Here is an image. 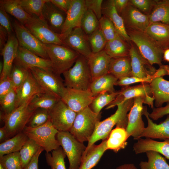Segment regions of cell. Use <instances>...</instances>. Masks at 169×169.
I'll list each match as a JSON object with an SVG mask.
<instances>
[{"mask_svg": "<svg viewBox=\"0 0 169 169\" xmlns=\"http://www.w3.org/2000/svg\"><path fill=\"white\" fill-rule=\"evenodd\" d=\"M134 98L128 100L117 105V109L113 114L104 120L99 121L97 124L94 131L88 141L84 151L97 141L106 139L114 126L123 128L126 130L128 122V112L132 107Z\"/></svg>", "mask_w": 169, "mask_h": 169, "instance_id": "1", "label": "cell"}, {"mask_svg": "<svg viewBox=\"0 0 169 169\" xmlns=\"http://www.w3.org/2000/svg\"><path fill=\"white\" fill-rule=\"evenodd\" d=\"M130 41L137 47L142 57L151 65H162L164 50L145 32L126 29Z\"/></svg>", "mask_w": 169, "mask_h": 169, "instance_id": "2", "label": "cell"}, {"mask_svg": "<svg viewBox=\"0 0 169 169\" xmlns=\"http://www.w3.org/2000/svg\"><path fill=\"white\" fill-rule=\"evenodd\" d=\"M63 74L66 87L80 90L90 89L92 79L85 57L80 55L73 66Z\"/></svg>", "mask_w": 169, "mask_h": 169, "instance_id": "3", "label": "cell"}, {"mask_svg": "<svg viewBox=\"0 0 169 169\" xmlns=\"http://www.w3.org/2000/svg\"><path fill=\"white\" fill-rule=\"evenodd\" d=\"M101 117V113L97 114L87 107L77 113L69 131L79 141L82 143L88 141Z\"/></svg>", "mask_w": 169, "mask_h": 169, "instance_id": "4", "label": "cell"}, {"mask_svg": "<svg viewBox=\"0 0 169 169\" xmlns=\"http://www.w3.org/2000/svg\"><path fill=\"white\" fill-rule=\"evenodd\" d=\"M58 131L49 119L45 124L37 127L26 126L23 132L35 141L46 152H49L60 147L56 138Z\"/></svg>", "mask_w": 169, "mask_h": 169, "instance_id": "5", "label": "cell"}, {"mask_svg": "<svg viewBox=\"0 0 169 169\" xmlns=\"http://www.w3.org/2000/svg\"><path fill=\"white\" fill-rule=\"evenodd\" d=\"M46 45L49 59L56 73L59 75L70 69L80 55L78 53L65 45Z\"/></svg>", "mask_w": 169, "mask_h": 169, "instance_id": "6", "label": "cell"}, {"mask_svg": "<svg viewBox=\"0 0 169 169\" xmlns=\"http://www.w3.org/2000/svg\"><path fill=\"white\" fill-rule=\"evenodd\" d=\"M56 138L68 158V169H78L86 146L69 131H59Z\"/></svg>", "mask_w": 169, "mask_h": 169, "instance_id": "7", "label": "cell"}, {"mask_svg": "<svg viewBox=\"0 0 169 169\" xmlns=\"http://www.w3.org/2000/svg\"><path fill=\"white\" fill-rule=\"evenodd\" d=\"M31 100L22 104L2 119L4 122L3 127L9 138L22 132L26 126L35 110L29 107Z\"/></svg>", "mask_w": 169, "mask_h": 169, "instance_id": "8", "label": "cell"}, {"mask_svg": "<svg viewBox=\"0 0 169 169\" xmlns=\"http://www.w3.org/2000/svg\"><path fill=\"white\" fill-rule=\"evenodd\" d=\"M12 25L19 46L39 57L49 59L45 44L17 20L14 19Z\"/></svg>", "mask_w": 169, "mask_h": 169, "instance_id": "9", "label": "cell"}, {"mask_svg": "<svg viewBox=\"0 0 169 169\" xmlns=\"http://www.w3.org/2000/svg\"><path fill=\"white\" fill-rule=\"evenodd\" d=\"M138 97L144 98V104L152 108L154 107L153 101L151 88L149 83H141L133 86H125L119 91V93L115 100L107 105L105 109L113 108L125 101Z\"/></svg>", "mask_w": 169, "mask_h": 169, "instance_id": "10", "label": "cell"}, {"mask_svg": "<svg viewBox=\"0 0 169 169\" xmlns=\"http://www.w3.org/2000/svg\"><path fill=\"white\" fill-rule=\"evenodd\" d=\"M29 69L38 82L47 93L60 99L65 86L60 75L37 67Z\"/></svg>", "mask_w": 169, "mask_h": 169, "instance_id": "11", "label": "cell"}, {"mask_svg": "<svg viewBox=\"0 0 169 169\" xmlns=\"http://www.w3.org/2000/svg\"><path fill=\"white\" fill-rule=\"evenodd\" d=\"M49 112L50 120L59 131H69L77 114L61 99Z\"/></svg>", "mask_w": 169, "mask_h": 169, "instance_id": "12", "label": "cell"}, {"mask_svg": "<svg viewBox=\"0 0 169 169\" xmlns=\"http://www.w3.org/2000/svg\"><path fill=\"white\" fill-rule=\"evenodd\" d=\"M130 45L131 77L153 79L160 77L156 69L142 57L135 44L131 41Z\"/></svg>", "mask_w": 169, "mask_h": 169, "instance_id": "13", "label": "cell"}, {"mask_svg": "<svg viewBox=\"0 0 169 169\" xmlns=\"http://www.w3.org/2000/svg\"><path fill=\"white\" fill-rule=\"evenodd\" d=\"M38 39L45 44H55L65 45L60 34L52 31L44 20L33 16L24 25Z\"/></svg>", "mask_w": 169, "mask_h": 169, "instance_id": "14", "label": "cell"}, {"mask_svg": "<svg viewBox=\"0 0 169 169\" xmlns=\"http://www.w3.org/2000/svg\"><path fill=\"white\" fill-rule=\"evenodd\" d=\"M94 98L90 89L80 90L65 87L60 99L77 113L89 106Z\"/></svg>", "mask_w": 169, "mask_h": 169, "instance_id": "15", "label": "cell"}, {"mask_svg": "<svg viewBox=\"0 0 169 169\" xmlns=\"http://www.w3.org/2000/svg\"><path fill=\"white\" fill-rule=\"evenodd\" d=\"M144 100V98L142 97L134 98L133 105L128 114L126 131L128 137L131 136L135 140L140 138L145 128L142 117Z\"/></svg>", "mask_w": 169, "mask_h": 169, "instance_id": "16", "label": "cell"}, {"mask_svg": "<svg viewBox=\"0 0 169 169\" xmlns=\"http://www.w3.org/2000/svg\"><path fill=\"white\" fill-rule=\"evenodd\" d=\"M13 64L28 69L37 67L57 74L49 59L39 57L20 46H18L17 57Z\"/></svg>", "mask_w": 169, "mask_h": 169, "instance_id": "17", "label": "cell"}, {"mask_svg": "<svg viewBox=\"0 0 169 169\" xmlns=\"http://www.w3.org/2000/svg\"><path fill=\"white\" fill-rule=\"evenodd\" d=\"M86 10L85 0H72L60 34L63 41L73 29L81 27L82 19Z\"/></svg>", "mask_w": 169, "mask_h": 169, "instance_id": "18", "label": "cell"}, {"mask_svg": "<svg viewBox=\"0 0 169 169\" xmlns=\"http://www.w3.org/2000/svg\"><path fill=\"white\" fill-rule=\"evenodd\" d=\"M126 29L145 32L150 24L149 15L144 14L129 3L120 15Z\"/></svg>", "mask_w": 169, "mask_h": 169, "instance_id": "19", "label": "cell"}, {"mask_svg": "<svg viewBox=\"0 0 169 169\" xmlns=\"http://www.w3.org/2000/svg\"><path fill=\"white\" fill-rule=\"evenodd\" d=\"M63 41L65 45L86 58L92 53L88 36L81 27L73 29Z\"/></svg>", "mask_w": 169, "mask_h": 169, "instance_id": "20", "label": "cell"}, {"mask_svg": "<svg viewBox=\"0 0 169 169\" xmlns=\"http://www.w3.org/2000/svg\"><path fill=\"white\" fill-rule=\"evenodd\" d=\"M19 46L15 35L13 33L8 35L6 44L0 51L3 59V68L0 74V80L9 76Z\"/></svg>", "mask_w": 169, "mask_h": 169, "instance_id": "21", "label": "cell"}, {"mask_svg": "<svg viewBox=\"0 0 169 169\" xmlns=\"http://www.w3.org/2000/svg\"><path fill=\"white\" fill-rule=\"evenodd\" d=\"M146 106H143L142 115L146 117L147 125L146 127L140 136V138L159 139L164 140L169 139V115L165 120L159 124L154 123L149 116Z\"/></svg>", "mask_w": 169, "mask_h": 169, "instance_id": "22", "label": "cell"}, {"mask_svg": "<svg viewBox=\"0 0 169 169\" xmlns=\"http://www.w3.org/2000/svg\"><path fill=\"white\" fill-rule=\"evenodd\" d=\"M15 90L17 96V107L29 101L37 95L48 93L38 82L30 69L26 79L20 86Z\"/></svg>", "mask_w": 169, "mask_h": 169, "instance_id": "23", "label": "cell"}, {"mask_svg": "<svg viewBox=\"0 0 169 169\" xmlns=\"http://www.w3.org/2000/svg\"><path fill=\"white\" fill-rule=\"evenodd\" d=\"M44 20L54 32L61 34L66 13L56 7L48 0L45 4L43 12Z\"/></svg>", "mask_w": 169, "mask_h": 169, "instance_id": "24", "label": "cell"}, {"mask_svg": "<svg viewBox=\"0 0 169 169\" xmlns=\"http://www.w3.org/2000/svg\"><path fill=\"white\" fill-rule=\"evenodd\" d=\"M136 154H139L152 151H156L163 155L169 160V139L159 141L149 138H139L133 146Z\"/></svg>", "mask_w": 169, "mask_h": 169, "instance_id": "25", "label": "cell"}, {"mask_svg": "<svg viewBox=\"0 0 169 169\" xmlns=\"http://www.w3.org/2000/svg\"><path fill=\"white\" fill-rule=\"evenodd\" d=\"M86 58L92 80L108 73L111 58L104 50Z\"/></svg>", "mask_w": 169, "mask_h": 169, "instance_id": "26", "label": "cell"}, {"mask_svg": "<svg viewBox=\"0 0 169 169\" xmlns=\"http://www.w3.org/2000/svg\"><path fill=\"white\" fill-rule=\"evenodd\" d=\"M102 13V15L111 20L117 33L125 40L130 42V38L126 32L123 20L115 7L114 0H103Z\"/></svg>", "mask_w": 169, "mask_h": 169, "instance_id": "27", "label": "cell"}, {"mask_svg": "<svg viewBox=\"0 0 169 169\" xmlns=\"http://www.w3.org/2000/svg\"><path fill=\"white\" fill-rule=\"evenodd\" d=\"M107 139L98 145L95 144L83 154L78 169H91L99 161L104 152L107 150Z\"/></svg>", "mask_w": 169, "mask_h": 169, "instance_id": "28", "label": "cell"}, {"mask_svg": "<svg viewBox=\"0 0 169 169\" xmlns=\"http://www.w3.org/2000/svg\"><path fill=\"white\" fill-rule=\"evenodd\" d=\"M145 32L163 50L169 49V25L160 22L152 23Z\"/></svg>", "mask_w": 169, "mask_h": 169, "instance_id": "29", "label": "cell"}, {"mask_svg": "<svg viewBox=\"0 0 169 169\" xmlns=\"http://www.w3.org/2000/svg\"><path fill=\"white\" fill-rule=\"evenodd\" d=\"M130 42H128L117 33L112 40L107 41L104 50L111 58L130 56Z\"/></svg>", "mask_w": 169, "mask_h": 169, "instance_id": "30", "label": "cell"}, {"mask_svg": "<svg viewBox=\"0 0 169 169\" xmlns=\"http://www.w3.org/2000/svg\"><path fill=\"white\" fill-rule=\"evenodd\" d=\"M150 84L156 108L161 107L164 103L169 102V81L159 77Z\"/></svg>", "mask_w": 169, "mask_h": 169, "instance_id": "31", "label": "cell"}, {"mask_svg": "<svg viewBox=\"0 0 169 169\" xmlns=\"http://www.w3.org/2000/svg\"><path fill=\"white\" fill-rule=\"evenodd\" d=\"M118 79L113 75L108 73L93 79L90 89L94 97L102 92H115L114 86Z\"/></svg>", "mask_w": 169, "mask_h": 169, "instance_id": "32", "label": "cell"}, {"mask_svg": "<svg viewBox=\"0 0 169 169\" xmlns=\"http://www.w3.org/2000/svg\"><path fill=\"white\" fill-rule=\"evenodd\" d=\"M108 73L113 75L118 79L125 77H131L130 56L117 59L111 58Z\"/></svg>", "mask_w": 169, "mask_h": 169, "instance_id": "33", "label": "cell"}, {"mask_svg": "<svg viewBox=\"0 0 169 169\" xmlns=\"http://www.w3.org/2000/svg\"><path fill=\"white\" fill-rule=\"evenodd\" d=\"M129 137L126 130L123 128L116 127L111 130L107 139V150L110 149L115 152L125 148Z\"/></svg>", "mask_w": 169, "mask_h": 169, "instance_id": "34", "label": "cell"}, {"mask_svg": "<svg viewBox=\"0 0 169 169\" xmlns=\"http://www.w3.org/2000/svg\"><path fill=\"white\" fill-rule=\"evenodd\" d=\"M6 12L14 17L19 22L24 25L33 16L27 13L21 6L19 0L0 1Z\"/></svg>", "mask_w": 169, "mask_h": 169, "instance_id": "35", "label": "cell"}, {"mask_svg": "<svg viewBox=\"0 0 169 169\" xmlns=\"http://www.w3.org/2000/svg\"><path fill=\"white\" fill-rule=\"evenodd\" d=\"M28 137L23 132L0 144V157L19 151Z\"/></svg>", "mask_w": 169, "mask_h": 169, "instance_id": "36", "label": "cell"}, {"mask_svg": "<svg viewBox=\"0 0 169 169\" xmlns=\"http://www.w3.org/2000/svg\"><path fill=\"white\" fill-rule=\"evenodd\" d=\"M149 16L150 24L160 22L169 25V0H157Z\"/></svg>", "mask_w": 169, "mask_h": 169, "instance_id": "37", "label": "cell"}, {"mask_svg": "<svg viewBox=\"0 0 169 169\" xmlns=\"http://www.w3.org/2000/svg\"><path fill=\"white\" fill-rule=\"evenodd\" d=\"M147 161H141L139 166L140 169H169V165L165 158L155 151H150L146 152Z\"/></svg>", "mask_w": 169, "mask_h": 169, "instance_id": "38", "label": "cell"}, {"mask_svg": "<svg viewBox=\"0 0 169 169\" xmlns=\"http://www.w3.org/2000/svg\"><path fill=\"white\" fill-rule=\"evenodd\" d=\"M60 99L48 93H43L35 96L30 100L29 106L32 110L42 108L49 110Z\"/></svg>", "mask_w": 169, "mask_h": 169, "instance_id": "39", "label": "cell"}, {"mask_svg": "<svg viewBox=\"0 0 169 169\" xmlns=\"http://www.w3.org/2000/svg\"><path fill=\"white\" fill-rule=\"evenodd\" d=\"M17 96L15 89H13L0 99V118L8 115L17 108Z\"/></svg>", "mask_w": 169, "mask_h": 169, "instance_id": "40", "label": "cell"}, {"mask_svg": "<svg viewBox=\"0 0 169 169\" xmlns=\"http://www.w3.org/2000/svg\"><path fill=\"white\" fill-rule=\"evenodd\" d=\"M119 93V91L110 93L102 92L95 96L89 107L95 113L99 114L103 107L113 101Z\"/></svg>", "mask_w": 169, "mask_h": 169, "instance_id": "41", "label": "cell"}, {"mask_svg": "<svg viewBox=\"0 0 169 169\" xmlns=\"http://www.w3.org/2000/svg\"><path fill=\"white\" fill-rule=\"evenodd\" d=\"M41 147L33 139L28 138L19 151L23 168L35 155Z\"/></svg>", "mask_w": 169, "mask_h": 169, "instance_id": "42", "label": "cell"}, {"mask_svg": "<svg viewBox=\"0 0 169 169\" xmlns=\"http://www.w3.org/2000/svg\"><path fill=\"white\" fill-rule=\"evenodd\" d=\"M51 152L45 154L46 162L51 169H66L64 162L66 155L62 148L60 147Z\"/></svg>", "mask_w": 169, "mask_h": 169, "instance_id": "43", "label": "cell"}, {"mask_svg": "<svg viewBox=\"0 0 169 169\" xmlns=\"http://www.w3.org/2000/svg\"><path fill=\"white\" fill-rule=\"evenodd\" d=\"M48 0H19L20 4L24 10L28 14L35 16L44 20L43 9Z\"/></svg>", "mask_w": 169, "mask_h": 169, "instance_id": "44", "label": "cell"}, {"mask_svg": "<svg viewBox=\"0 0 169 169\" xmlns=\"http://www.w3.org/2000/svg\"><path fill=\"white\" fill-rule=\"evenodd\" d=\"M81 27L87 36L99 28V20L91 10L85 11L81 21Z\"/></svg>", "mask_w": 169, "mask_h": 169, "instance_id": "45", "label": "cell"}, {"mask_svg": "<svg viewBox=\"0 0 169 169\" xmlns=\"http://www.w3.org/2000/svg\"><path fill=\"white\" fill-rule=\"evenodd\" d=\"M88 39L92 53L104 50L107 41L100 27L90 35Z\"/></svg>", "mask_w": 169, "mask_h": 169, "instance_id": "46", "label": "cell"}, {"mask_svg": "<svg viewBox=\"0 0 169 169\" xmlns=\"http://www.w3.org/2000/svg\"><path fill=\"white\" fill-rule=\"evenodd\" d=\"M29 69L13 64L9 76L15 90L20 86L27 78Z\"/></svg>", "mask_w": 169, "mask_h": 169, "instance_id": "47", "label": "cell"}, {"mask_svg": "<svg viewBox=\"0 0 169 169\" xmlns=\"http://www.w3.org/2000/svg\"><path fill=\"white\" fill-rule=\"evenodd\" d=\"M0 165L3 169H24L19 151L0 157Z\"/></svg>", "mask_w": 169, "mask_h": 169, "instance_id": "48", "label": "cell"}, {"mask_svg": "<svg viewBox=\"0 0 169 169\" xmlns=\"http://www.w3.org/2000/svg\"><path fill=\"white\" fill-rule=\"evenodd\" d=\"M49 120V110L42 108L35 110L26 126L35 128L43 125Z\"/></svg>", "mask_w": 169, "mask_h": 169, "instance_id": "49", "label": "cell"}, {"mask_svg": "<svg viewBox=\"0 0 169 169\" xmlns=\"http://www.w3.org/2000/svg\"><path fill=\"white\" fill-rule=\"evenodd\" d=\"M99 27L107 41L113 39L117 32L111 20L108 17L102 15L99 20Z\"/></svg>", "mask_w": 169, "mask_h": 169, "instance_id": "50", "label": "cell"}, {"mask_svg": "<svg viewBox=\"0 0 169 169\" xmlns=\"http://www.w3.org/2000/svg\"><path fill=\"white\" fill-rule=\"evenodd\" d=\"M157 1L155 0H129L131 4L142 13H144V14L147 15L151 13Z\"/></svg>", "mask_w": 169, "mask_h": 169, "instance_id": "51", "label": "cell"}, {"mask_svg": "<svg viewBox=\"0 0 169 169\" xmlns=\"http://www.w3.org/2000/svg\"><path fill=\"white\" fill-rule=\"evenodd\" d=\"M2 4L0 3V24L8 32V35L13 33L14 30L9 17Z\"/></svg>", "mask_w": 169, "mask_h": 169, "instance_id": "52", "label": "cell"}, {"mask_svg": "<svg viewBox=\"0 0 169 169\" xmlns=\"http://www.w3.org/2000/svg\"><path fill=\"white\" fill-rule=\"evenodd\" d=\"M103 0H85L87 9L91 10L95 14L99 20L102 17Z\"/></svg>", "mask_w": 169, "mask_h": 169, "instance_id": "53", "label": "cell"}, {"mask_svg": "<svg viewBox=\"0 0 169 169\" xmlns=\"http://www.w3.org/2000/svg\"><path fill=\"white\" fill-rule=\"evenodd\" d=\"M169 115V102L164 107L159 108L153 107L152 111L149 113V117L153 120H156L166 115Z\"/></svg>", "mask_w": 169, "mask_h": 169, "instance_id": "54", "label": "cell"}, {"mask_svg": "<svg viewBox=\"0 0 169 169\" xmlns=\"http://www.w3.org/2000/svg\"><path fill=\"white\" fill-rule=\"evenodd\" d=\"M13 89H15L9 76L0 80V99Z\"/></svg>", "mask_w": 169, "mask_h": 169, "instance_id": "55", "label": "cell"}, {"mask_svg": "<svg viewBox=\"0 0 169 169\" xmlns=\"http://www.w3.org/2000/svg\"><path fill=\"white\" fill-rule=\"evenodd\" d=\"M50 2L61 11L67 13L72 0H50Z\"/></svg>", "mask_w": 169, "mask_h": 169, "instance_id": "56", "label": "cell"}, {"mask_svg": "<svg viewBox=\"0 0 169 169\" xmlns=\"http://www.w3.org/2000/svg\"><path fill=\"white\" fill-rule=\"evenodd\" d=\"M44 150L43 148L41 147L35 155L24 169H38L39 157Z\"/></svg>", "mask_w": 169, "mask_h": 169, "instance_id": "57", "label": "cell"}, {"mask_svg": "<svg viewBox=\"0 0 169 169\" xmlns=\"http://www.w3.org/2000/svg\"><path fill=\"white\" fill-rule=\"evenodd\" d=\"M114 5L116 10L120 15L129 3V0H114Z\"/></svg>", "mask_w": 169, "mask_h": 169, "instance_id": "58", "label": "cell"}, {"mask_svg": "<svg viewBox=\"0 0 169 169\" xmlns=\"http://www.w3.org/2000/svg\"><path fill=\"white\" fill-rule=\"evenodd\" d=\"M8 34L6 30L0 25V49L1 51L7 42Z\"/></svg>", "mask_w": 169, "mask_h": 169, "instance_id": "59", "label": "cell"}, {"mask_svg": "<svg viewBox=\"0 0 169 169\" xmlns=\"http://www.w3.org/2000/svg\"><path fill=\"white\" fill-rule=\"evenodd\" d=\"M10 138L8 137L7 132L3 127L0 128V143L5 141Z\"/></svg>", "mask_w": 169, "mask_h": 169, "instance_id": "60", "label": "cell"}, {"mask_svg": "<svg viewBox=\"0 0 169 169\" xmlns=\"http://www.w3.org/2000/svg\"><path fill=\"white\" fill-rule=\"evenodd\" d=\"M116 169H138L136 166L133 163L124 164L118 166Z\"/></svg>", "mask_w": 169, "mask_h": 169, "instance_id": "61", "label": "cell"}, {"mask_svg": "<svg viewBox=\"0 0 169 169\" xmlns=\"http://www.w3.org/2000/svg\"><path fill=\"white\" fill-rule=\"evenodd\" d=\"M163 59L164 60L169 62V49L164 50L163 53Z\"/></svg>", "mask_w": 169, "mask_h": 169, "instance_id": "62", "label": "cell"}, {"mask_svg": "<svg viewBox=\"0 0 169 169\" xmlns=\"http://www.w3.org/2000/svg\"><path fill=\"white\" fill-rule=\"evenodd\" d=\"M3 68V62L0 61V74L2 73Z\"/></svg>", "mask_w": 169, "mask_h": 169, "instance_id": "63", "label": "cell"}, {"mask_svg": "<svg viewBox=\"0 0 169 169\" xmlns=\"http://www.w3.org/2000/svg\"><path fill=\"white\" fill-rule=\"evenodd\" d=\"M0 169H3L2 166L0 165Z\"/></svg>", "mask_w": 169, "mask_h": 169, "instance_id": "64", "label": "cell"}]
</instances>
